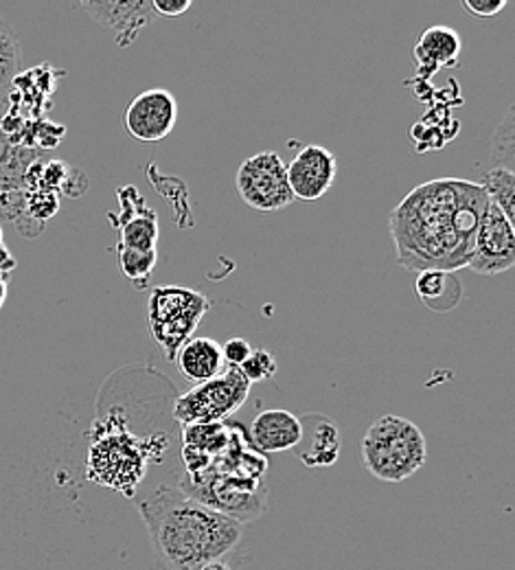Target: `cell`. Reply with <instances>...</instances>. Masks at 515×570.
Segmentation results:
<instances>
[{
    "instance_id": "cell-1",
    "label": "cell",
    "mask_w": 515,
    "mask_h": 570,
    "mask_svg": "<svg viewBox=\"0 0 515 570\" xmlns=\"http://www.w3.org/2000/svg\"><path fill=\"white\" fill-rule=\"evenodd\" d=\"M485 207L487 194L472 180L437 178L415 187L390 212L397 264L413 273L467 268Z\"/></svg>"
},
{
    "instance_id": "cell-2",
    "label": "cell",
    "mask_w": 515,
    "mask_h": 570,
    "mask_svg": "<svg viewBox=\"0 0 515 570\" xmlns=\"http://www.w3.org/2000/svg\"><path fill=\"white\" fill-rule=\"evenodd\" d=\"M139 511L167 570H200L224 560L244 533V522L191 499L180 488L160 485Z\"/></svg>"
},
{
    "instance_id": "cell-3",
    "label": "cell",
    "mask_w": 515,
    "mask_h": 570,
    "mask_svg": "<svg viewBox=\"0 0 515 570\" xmlns=\"http://www.w3.org/2000/svg\"><path fill=\"white\" fill-rule=\"evenodd\" d=\"M149 468V443L130 432L126 422H117V415L110 420H97L92 424V439L88 445L86 476L88 481L132 497Z\"/></svg>"
},
{
    "instance_id": "cell-4",
    "label": "cell",
    "mask_w": 515,
    "mask_h": 570,
    "mask_svg": "<svg viewBox=\"0 0 515 570\" xmlns=\"http://www.w3.org/2000/svg\"><path fill=\"white\" fill-rule=\"evenodd\" d=\"M363 461L377 481L402 483L426 465L428 443L415 422L384 415L368 426L363 439Z\"/></svg>"
},
{
    "instance_id": "cell-5",
    "label": "cell",
    "mask_w": 515,
    "mask_h": 570,
    "mask_svg": "<svg viewBox=\"0 0 515 570\" xmlns=\"http://www.w3.org/2000/svg\"><path fill=\"white\" fill-rule=\"evenodd\" d=\"M211 309L207 294L182 285H156L148 298V330L153 343L174 362L178 350L194 338Z\"/></svg>"
},
{
    "instance_id": "cell-6",
    "label": "cell",
    "mask_w": 515,
    "mask_h": 570,
    "mask_svg": "<svg viewBox=\"0 0 515 570\" xmlns=\"http://www.w3.org/2000/svg\"><path fill=\"white\" fill-rule=\"evenodd\" d=\"M248 395L250 382L239 368L228 366L218 377L180 395L174 406V417L182 426L221 424L246 404Z\"/></svg>"
},
{
    "instance_id": "cell-7",
    "label": "cell",
    "mask_w": 515,
    "mask_h": 570,
    "mask_svg": "<svg viewBox=\"0 0 515 570\" xmlns=\"http://www.w3.org/2000/svg\"><path fill=\"white\" fill-rule=\"evenodd\" d=\"M235 187L241 200L259 214H275L295 203L286 163L277 151H259L246 158L235 174Z\"/></svg>"
},
{
    "instance_id": "cell-8",
    "label": "cell",
    "mask_w": 515,
    "mask_h": 570,
    "mask_svg": "<svg viewBox=\"0 0 515 570\" xmlns=\"http://www.w3.org/2000/svg\"><path fill=\"white\" fill-rule=\"evenodd\" d=\"M514 264V222L487 200V207L481 215V222L474 235V246H472V257L467 262V268L483 277H496L512 271Z\"/></svg>"
},
{
    "instance_id": "cell-9",
    "label": "cell",
    "mask_w": 515,
    "mask_h": 570,
    "mask_svg": "<svg viewBox=\"0 0 515 570\" xmlns=\"http://www.w3.org/2000/svg\"><path fill=\"white\" fill-rule=\"evenodd\" d=\"M178 124V101L167 88L137 95L123 115L126 132L139 142L165 141Z\"/></svg>"
},
{
    "instance_id": "cell-10",
    "label": "cell",
    "mask_w": 515,
    "mask_h": 570,
    "mask_svg": "<svg viewBox=\"0 0 515 570\" xmlns=\"http://www.w3.org/2000/svg\"><path fill=\"white\" fill-rule=\"evenodd\" d=\"M286 176L295 200H320L336 183L338 158L323 145H305L286 165Z\"/></svg>"
},
{
    "instance_id": "cell-11",
    "label": "cell",
    "mask_w": 515,
    "mask_h": 570,
    "mask_svg": "<svg viewBox=\"0 0 515 570\" xmlns=\"http://www.w3.org/2000/svg\"><path fill=\"white\" fill-rule=\"evenodd\" d=\"M81 9L101 27L115 33L121 49L135 45L139 33L156 20L151 0H112V2H81Z\"/></svg>"
},
{
    "instance_id": "cell-12",
    "label": "cell",
    "mask_w": 515,
    "mask_h": 570,
    "mask_svg": "<svg viewBox=\"0 0 515 570\" xmlns=\"http://www.w3.org/2000/svg\"><path fill=\"white\" fill-rule=\"evenodd\" d=\"M119 205L123 209V217L110 219L117 224L119 230V248L132 250H156L158 244V217L156 212L146 207L143 198L139 196L137 187H121L119 189Z\"/></svg>"
},
{
    "instance_id": "cell-13",
    "label": "cell",
    "mask_w": 515,
    "mask_h": 570,
    "mask_svg": "<svg viewBox=\"0 0 515 570\" xmlns=\"http://www.w3.org/2000/svg\"><path fill=\"white\" fill-rule=\"evenodd\" d=\"M303 420H298L295 413L284 409H268L261 411L250 426V441L257 445L259 452L275 454V452H288L303 441Z\"/></svg>"
},
{
    "instance_id": "cell-14",
    "label": "cell",
    "mask_w": 515,
    "mask_h": 570,
    "mask_svg": "<svg viewBox=\"0 0 515 570\" xmlns=\"http://www.w3.org/2000/svg\"><path fill=\"white\" fill-rule=\"evenodd\" d=\"M463 51L460 36L443 24H435L426 29L415 45V60L419 65V71L424 79L435 77L442 69L458 67Z\"/></svg>"
},
{
    "instance_id": "cell-15",
    "label": "cell",
    "mask_w": 515,
    "mask_h": 570,
    "mask_svg": "<svg viewBox=\"0 0 515 570\" xmlns=\"http://www.w3.org/2000/svg\"><path fill=\"white\" fill-rule=\"evenodd\" d=\"M174 362L178 366V373L194 384L209 382L226 368L220 343L207 336H194L191 341H187L178 350Z\"/></svg>"
},
{
    "instance_id": "cell-16",
    "label": "cell",
    "mask_w": 515,
    "mask_h": 570,
    "mask_svg": "<svg viewBox=\"0 0 515 570\" xmlns=\"http://www.w3.org/2000/svg\"><path fill=\"white\" fill-rule=\"evenodd\" d=\"M314 428L307 439V448L300 452V461L309 468H327L334 465L340 456V430L329 420L314 415Z\"/></svg>"
},
{
    "instance_id": "cell-17",
    "label": "cell",
    "mask_w": 515,
    "mask_h": 570,
    "mask_svg": "<svg viewBox=\"0 0 515 570\" xmlns=\"http://www.w3.org/2000/svg\"><path fill=\"white\" fill-rule=\"evenodd\" d=\"M415 289L422 303L435 312H447L458 305L463 298V285L454 277V273L443 271H426L419 273Z\"/></svg>"
},
{
    "instance_id": "cell-18",
    "label": "cell",
    "mask_w": 515,
    "mask_h": 570,
    "mask_svg": "<svg viewBox=\"0 0 515 570\" xmlns=\"http://www.w3.org/2000/svg\"><path fill=\"white\" fill-rule=\"evenodd\" d=\"M483 189L487 200L496 205L512 222L515 219V174L503 167H492L485 174Z\"/></svg>"
},
{
    "instance_id": "cell-19",
    "label": "cell",
    "mask_w": 515,
    "mask_h": 570,
    "mask_svg": "<svg viewBox=\"0 0 515 570\" xmlns=\"http://www.w3.org/2000/svg\"><path fill=\"white\" fill-rule=\"evenodd\" d=\"M20 69V45L11 27L0 18V106L9 95Z\"/></svg>"
},
{
    "instance_id": "cell-20",
    "label": "cell",
    "mask_w": 515,
    "mask_h": 570,
    "mask_svg": "<svg viewBox=\"0 0 515 570\" xmlns=\"http://www.w3.org/2000/svg\"><path fill=\"white\" fill-rule=\"evenodd\" d=\"M119 266L121 273L130 279V284L137 285L139 289H143L148 285L156 264H158V250H132V248H119Z\"/></svg>"
},
{
    "instance_id": "cell-21",
    "label": "cell",
    "mask_w": 515,
    "mask_h": 570,
    "mask_svg": "<svg viewBox=\"0 0 515 570\" xmlns=\"http://www.w3.org/2000/svg\"><path fill=\"white\" fill-rule=\"evenodd\" d=\"M514 108H509V110L505 112V119L501 121L496 135H494V142H492V160H494V167H503V169L514 171Z\"/></svg>"
},
{
    "instance_id": "cell-22",
    "label": "cell",
    "mask_w": 515,
    "mask_h": 570,
    "mask_svg": "<svg viewBox=\"0 0 515 570\" xmlns=\"http://www.w3.org/2000/svg\"><path fill=\"white\" fill-rule=\"evenodd\" d=\"M239 371L252 384V382H264V380L275 377L279 371V364H277V357L273 356L270 352L252 350V354L239 366Z\"/></svg>"
},
{
    "instance_id": "cell-23",
    "label": "cell",
    "mask_w": 515,
    "mask_h": 570,
    "mask_svg": "<svg viewBox=\"0 0 515 570\" xmlns=\"http://www.w3.org/2000/svg\"><path fill=\"white\" fill-rule=\"evenodd\" d=\"M252 354V345L246 341V338H228L224 345H221V356H224V364L228 366H235L239 368L248 356Z\"/></svg>"
},
{
    "instance_id": "cell-24",
    "label": "cell",
    "mask_w": 515,
    "mask_h": 570,
    "mask_svg": "<svg viewBox=\"0 0 515 570\" xmlns=\"http://www.w3.org/2000/svg\"><path fill=\"white\" fill-rule=\"evenodd\" d=\"M463 9L476 18V20H485V18H494L501 11H505L507 0H463L460 2Z\"/></svg>"
},
{
    "instance_id": "cell-25",
    "label": "cell",
    "mask_w": 515,
    "mask_h": 570,
    "mask_svg": "<svg viewBox=\"0 0 515 570\" xmlns=\"http://www.w3.org/2000/svg\"><path fill=\"white\" fill-rule=\"evenodd\" d=\"M156 18H180L191 9V0H151Z\"/></svg>"
},
{
    "instance_id": "cell-26",
    "label": "cell",
    "mask_w": 515,
    "mask_h": 570,
    "mask_svg": "<svg viewBox=\"0 0 515 570\" xmlns=\"http://www.w3.org/2000/svg\"><path fill=\"white\" fill-rule=\"evenodd\" d=\"M13 266H16V262H13V257L9 255V250L4 248V244H2V230H0V273H9V271H13Z\"/></svg>"
},
{
    "instance_id": "cell-27",
    "label": "cell",
    "mask_w": 515,
    "mask_h": 570,
    "mask_svg": "<svg viewBox=\"0 0 515 570\" xmlns=\"http://www.w3.org/2000/svg\"><path fill=\"white\" fill-rule=\"evenodd\" d=\"M7 287H9V277L0 273V309L4 307V301H7Z\"/></svg>"
},
{
    "instance_id": "cell-28",
    "label": "cell",
    "mask_w": 515,
    "mask_h": 570,
    "mask_svg": "<svg viewBox=\"0 0 515 570\" xmlns=\"http://www.w3.org/2000/svg\"><path fill=\"white\" fill-rule=\"evenodd\" d=\"M200 570H232L224 560H216V562H209V564H205Z\"/></svg>"
}]
</instances>
